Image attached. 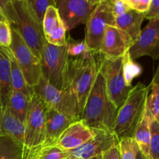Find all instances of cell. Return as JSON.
<instances>
[{
    "mask_svg": "<svg viewBox=\"0 0 159 159\" xmlns=\"http://www.w3.org/2000/svg\"><path fill=\"white\" fill-rule=\"evenodd\" d=\"M151 84V93L147 99V107L156 120L159 117V84Z\"/></svg>",
    "mask_w": 159,
    "mask_h": 159,
    "instance_id": "f546056e",
    "label": "cell"
},
{
    "mask_svg": "<svg viewBox=\"0 0 159 159\" xmlns=\"http://www.w3.org/2000/svg\"><path fill=\"white\" fill-rule=\"evenodd\" d=\"M13 6L17 23L12 26L18 31L34 55L41 60L42 50L46 43L42 23L26 0H14Z\"/></svg>",
    "mask_w": 159,
    "mask_h": 159,
    "instance_id": "3957f363",
    "label": "cell"
},
{
    "mask_svg": "<svg viewBox=\"0 0 159 159\" xmlns=\"http://www.w3.org/2000/svg\"><path fill=\"white\" fill-rule=\"evenodd\" d=\"M108 25L115 26V17L112 6L108 0L97 5L86 23L85 40L90 51L99 54L101 41Z\"/></svg>",
    "mask_w": 159,
    "mask_h": 159,
    "instance_id": "9c48e42d",
    "label": "cell"
},
{
    "mask_svg": "<svg viewBox=\"0 0 159 159\" xmlns=\"http://www.w3.org/2000/svg\"><path fill=\"white\" fill-rule=\"evenodd\" d=\"M11 30L12 43L9 48L17 60L27 84L34 88L38 84L42 76L41 60L34 55L18 31L12 26H11Z\"/></svg>",
    "mask_w": 159,
    "mask_h": 159,
    "instance_id": "30bf717a",
    "label": "cell"
},
{
    "mask_svg": "<svg viewBox=\"0 0 159 159\" xmlns=\"http://www.w3.org/2000/svg\"><path fill=\"white\" fill-rule=\"evenodd\" d=\"M145 19L150 20L151 19L159 18V0H152L147 12L144 14Z\"/></svg>",
    "mask_w": 159,
    "mask_h": 159,
    "instance_id": "8d00e7d4",
    "label": "cell"
},
{
    "mask_svg": "<svg viewBox=\"0 0 159 159\" xmlns=\"http://www.w3.org/2000/svg\"><path fill=\"white\" fill-rule=\"evenodd\" d=\"M24 131V124L12 115L8 108L0 111V135L12 137L23 144Z\"/></svg>",
    "mask_w": 159,
    "mask_h": 159,
    "instance_id": "d6986e66",
    "label": "cell"
},
{
    "mask_svg": "<svg viewBox=\"0 0 159 159\" xmlns=\"http://www.w3.org/2000/svg\"><path fill=\"white\" fill-rule=\"evenodd\" d=\"M89 2V4L92 6V7H95L97 5H98L99 3H101V2L105 1V0H87Z\"/></svg>",
    "mask_w": 159,
    "mask_h": 159,
    "instance_id": "60d3db41",
    "label": "cell"
},
{
    "mask_svg": "<svg viewBox=\"0 0 159 159\" xmlns=\"http://www.w3.org/2000/svg\"><path fill=\"white\" fill-rule=\"evenodd\" d=\"M13 1L14 0H0V10L12 26H15L17 23Z\"/></svg>",
    "mask_w": 159,
    "mask_h": 159,
    "instance_id": "836d02e7",
    "label": "cell"
},
{
    "mask_svg": "<svg viewBox=\"0 0 159 159\" xmlns=\"http://www.w3.org/2000/svg\"><path fill=\"white\" fill-rule=\"evenodd\" d=\"M108 1L110 2V3H111V4H113V3L115 2V1H117V0H108Z\"/></svg>",
    "mask_w": 159,
    "mask_h": 159,
    "instance_id": "f6af8a7d",
    "label": "cell"
},
{
    "mask_svg": "<svg viewBox=\"0 0 159 159\" xmlns=\"http://www.w3.org/2000/svg\"><path fill=\"white\" fill-rule=\"evenodd\" d=\"M136 159H147V158L146 157L143 155V153H142L140 151H139V152H137V158H136Z\"/></svg>",
    "mask_w": 159,
    "mask_h": 159,
    "instance_id": "b9f144b4",
    "label": "cell"
},
{
    "mask_svg": "<svg viewBox=\"0 0 159 159\" xmlns=\"http://www.w3.org/2000/svg\"><path fill=\"white\" fill-rule=\"evenodd\" d=\"M151 89L149 85L139 82L129 92L123 105L118 109L113 132L118 140L128 137L133 138L145 108L147 99Z\"/></svg>",
    "mask_w": 159,
    "mask_h": 159,
    "instance_id": "7a4b0ae2",
    "label": "cell"
},
{
    "mask_svg": "<svg viewBox=\"0 0 159 159\" xmlns=\"http://www.w3.org/2000/svg\"><path fill=\"white\" fill-rule=\"evenodd\" d=\"M67 54L69 58L92 60L95 58L94 54L86 43L85 40H76L68 37L65 41Z\"/></svg>",
    "mask_w": 159,
    "mask_h": 159,
    "instance_id": "cb8c5ba5",
    "label": "cell"
},
{
    "mask_svg": "<svg viewBox=\"0 0 159 159\" xmlns=\"http://www.w3.org/2000/svg\"><path fill=\"white\" fill-rule=\"evenodd\" d=\"M0 48L5 54V55L9 59V65H10V80L12 90L20 92L29 97H32V96L34 95V89L26 82L23 72H22L17 60L14 57L10 48H2V47H0Z\"/></svg>",
    "mask_w": 159,
    "mask_h": 159,
    "instance_id": "ac0fdd59",
    "label": "cell"
},
{
    "mask_svg": "<svg viewBox=\"0 0 159 159\" xmlns=\"http://www.w3.org/2000/svg\"><path fill=\"white\" fill-rule=\"evenodd\" d=\"M26 1L41 23L43 21L44 16L47 9L51 6H55L53 0H26Z\"/></svg>",
    "mask_w": 159,
    "mask_h": 159,
    "instance_id": "4dcf8cb0",
    "label": "cell"
},
{
    "mask_svg": "<svg viewBox=\"0 0 159 159\" xmlns=\"http://www.w3.org/2000/svg\"><path fill=\"white\" fill-rule=\"evenodd\" d=\"M45 116H46V133H45V142L42 148L55 145L62 133L73 123L76 122L65 115L46 107H45Z\"/></svg>",
    "mask_w": 159,
    "mask_h": 159,
    "instance_id": "2e32d148",
    "label": "cell"
},
{
    "mask_svg": "<svg viewBox=\"0 0 159 159\" xmlns=\"http://www.w3.org/2000/svg\"><path fill=\"white\" fill-rule=\"evenodd\" d=\"M123 67L126 85L128 86H132V80L140 75L142 69L140 66L133 61V59L131 57L129 51L123 57Z\"/></svg>",
    "mask_w": 159,
    "mask_h": 159,
    "instance_id": "4316f807",
    "label": "cell"
},
{
    "mask_svg": "<svg viewBox=\"0 0 159 159\" xmlns=\"http://www.w3.org/2000/svg\"><path fill=\"white\" fill-rule=\"evenodd\" d=\"M24 127L23 150H40L45 142L46 133L45 107L40 97L34 93L31 97Z\"/></svg>",
    "mask_w": 159,
    "mask_h": 159,
    "instance_id": "ba28073f",
    "label": "cell"
},
{
    "mask_svg": "<svg viewBox=\"0 0 159 159\" xmlns=\"http://www.w3.org/2000/svg\"><path fill=\"white\" fill-rule=\"evenodd\" d=\"M151 83L152 84H159V63H158V66H157V70H156L155 74H154V78H153Z\"/></svg>",
    "mask_w": 159,
    "mask_h": 159,
    "instance_id": "ab89813d",
    "label": "cell"
},
{
    "mask_svg": "<svg viewBox=\"0 0 159 159\" xmlns=\"http://www.w3.org/2000/svg\"><path fill=\"white\" fill-rule=\"evenodd\" d=\"M31 100V97L26 96L20 92L14 90L11 92L7 108L12 115H13L23 124L26 123Z\"/></svg>",
    "mask_w": 159,
    "mask_h": 159,
    "instance_id": "7402d4cb",
    "label": "cell"
},
{
    "mask_svg": "<svg viewBox=\"0 0 159 159\" xmlns=\"http://www.w3.org/2000/svg\"><path fill=\"white\" fill-rule=\"evenodd\" d=\"M65 33L66 29L64 26L63 23H61L59 27L49 36L45 37L46 41L51 44L55 45V46H62L65 44L66 38H65Z\"/></svg>",
    "mask_w": 159,
    "mask_h": 159,
    "instance_id": "1f68e13d",
    "label": "cell"
},
{
    "mask_svg": "<svg viewBox=\"0 0 159 159\" xmlns=\"http://www.w3.org/2000/svg\"><path fill=\"white\" fill-rule=\"evenodd\" d=\"M98 73L96 59L69 58V90L77 99L80 113L84 110L90 90Z\"/></svg>",
    "mask_w": 159,
    "mask_h": 159,
    "instance_id": "5b68a950",
    "label": "cell"
},
{
    "mask_svg": "<svg viewBox=\"0 0 159 159\" xmlns=\"http://www.w3.org/2000/svg\"><path fill=\"white\" fill-rule=\"evenodd\" d=\"M102 159H121L120 158L117 145L114 146L112 148L109 149L108 151H107L104 153Z\"/></svg>",
    "mask_w": 159,
    "mask_h": 159,
    "instance_id": "74e56055",
    "label": "cell"
},
{
    "mask_svg": "<svg viewBox=\"0 0 159 159\" xmlns=\"http://www.w3.org/2000/svg\"><path fill=\"white\" fill-rule=\"evenodd\" d=\"M117 148L121 159H136L137 152L140 151L137 141L132 137L118 140Z\"/></svg>",
    "mask_w": 159,
    "mask_h": 159,
    "instance_id": "484cf974",
    "label": "cell"
},
{
    "mask_svg": "<svg viewBox=\"0 0 159 159\" xmlns=\"http://www.w3.org/2000/svg\"><path fill=\"white\" fill-rule=\"evenodd\" d=\"M70 152L61 149L56 145L41 148L37 153V159H68Z\"/></svg>",
    "mask_w": 159,
    "mask_h": 159,
    "instance_id": "83f0119b",
    "label": "cell"
},
{
    "mask_svg": "<svg viewBox=\"0 0 159 159\" xmlns=\"http://www.w3.org/2000/svg\"><path fill=\"white\" fill-rule=\"evenodd\" d=\"M11 92L10 65L9 59L2 52V55L0 57V111H4L7 109Z\"/></svg>",
    "mask_w": 159,
    "mask_h": 159,
    "instance_id": "44dd1931",
    "label": "cell"
},
{
    "mask_svg": "<svg viewBox=\"0 0 159 159\" xmlns=\"http://www.w3.org/2000/svg\"><path fill=\"white\" fill-rule=\"evenodd\" d=\"M56 8L66 31L87 23L94 9L87 0H59Z\"/></svg>",
    "mask_w": 159,
    "mask_h": 159,
    "instance_id": "4fadbf2b",
    "label": "cell"
},
{
    "mask_svg": "<svg viewBox=\"0 0 159 159\" xmlns=\"http://www.w3.org/2000/svg\"><path fill=\"white\" fill-rule=\"evenodd\" d=\"M134 41L116 26L108 25L101 41L99 54L108 58H118L129 51Z\"/></svg>",
    "mask_w": 159,
    "mask_h": 159,
    "instance_id": "5bb4252c",
    "label": "cell"
},
{
    "mask_svg": "<svg viewBox=\"0 0 159 159\" xmlns=\"http://www.w3.org/2000/svg\"><path fill=\"white\" fill-rule=\"evenodd\" d=\"M112 6L115 17L118 16L122 15V14L125 13V12H128L131 9L129 6L123 0H117L113 4H112Z\"/></svg>",
    "mask_w": 159,
    "mask_h": 159,
    "instance_id": "d590c367",
    "label": "cell"
},
{
    "mask_svg": "<svg viewBox=\"0 0 159 159\" xmlns=\"http://www.w3.org/2000/svg\"><path fill=\"white\" fill-rule=\"evenodd\" d=\"M39 150L37 151H24L23 150V159H37V153Z\"/></svg>",
    "mask_w": 159,
    "mask_h": 159,
    "instance_id": "f35d334b",
    "label": "cell"
},
{
    "mask_svg": "<svg viewBox=\"0 0 159 159\" xmlns=\"http://www.w3.org/2000/svg\"><path fill=\"white\" fill-rule=\"evenodd\" d=\"M118 110L109 98L105 81L98 71L81 114L80 120L93 130L113 131Z\"/></svg>",
    "mask_w": 159,
    "mask_h": 159,
    "instance_id": "6da1fadb",
    "label": "cell"
},
{
    "mask_svg": "<svg viewBox=\"0 0 159 159\" xmlns=\"http://www.w3.org/2000/svg\"><path fill=\"white\" fill-rule=\"evenodd\" d=\"M12 43L11 24L7 20H0V47L9 48Z\"/></svg>",
    "mask_w": 159,
    "mask_h": 159,
    "instance_id": "d6a6232c",
    "label": "cell"
},
{
    "mask_svg": "<svg viewBox=\"0 0 159 159\" xmlns=\"http://www.w3.org/2000/svg\"><path fill=\"white\" fill-rule=\"evenodd\" d=\"M95 134V130L90 128L80 120L73 123L62 133L55 145L61 149L71 152L90 141Z\"/></svg>",
    "mask_w": 159,
    "mask_h": 159,
    "instance_id": "9a60e30c",
    "label": "cell"
},
{
    "mask_svg": "<svg viewBox=\"0 0 159 159\" xmlns=\"http://www.w3.org/2000/svg\"><path fill=\"white\" fill-rule=\"evenodd\" d=\"M129 53L133 60L144 56L159 59V18L149 20Z\"/></svg>",
    "mask_w": 159,
    "mask_h": 159,
    "instance_id": "8fae6325",
    "label": "cell"
},
{
    "mask_svg": "<svg viewBox=\"0 0 159 159\" xmlns=\"http://www.w3.org/2000/svg\"><path fill=\"white\" fill-rule=\"evenodd\" d=\"M68 159H82V158H76V157H73V156H70V158Z\"/></svg>",
    "mask_w": 159,
    "mask_h": 159,
    "instance_id": "ee69618b",
    "label": "cell"
},
{
    "mask_svg": "<svg viewBox=\"0 0 159 159\" xmlns=\"http://www.w3.org/2000/svg\"><path fill=\"white\" fill-rule=\"evenodd\" d=\"M154 116L151 115L147 107L145 108L143 117L134 134V139L137 141L140 152L147 158L149 159L150 143H151V126Z\"/></svg>",
    "mask_w": 159,
    "mask_h": 159,
    "instance_id": "ffe728a7",
    "label": "cell"
},
{
    "mask_svg": "<svg viewBox=\"0 0 159 159\" xmlns=\"http://www.w3.org/2000/svg\"><path fill=\"white\" fill-rule=\"evenodd\" d=\"M100 57L99 61H98V71L105 81L109 98L115 107L119 109L126 100L132 88V86H128L126 83L123 57L118 58H108L102 55Z\"/></svg>",
    "mask_w": 159,
    "mask_h": 159,
    "instance_id": "52a82bcc",
    "label": "cell"
},
{
    "mask_svg": "<svg viewBox=\"0 0 159 159\" xmlns=\"http://www.w3.org/2000/svg\"><path fill=\"white\" fill-rule=\"evenodd\" d=\"M53 2H54L55 5V6H56V4H57V2H59V0H53Z\"/></svg>",
    "mask_w": 159,
    "mask_h": 159,
    "instance_id": "bcb514c9",
    "label": "cell"
},
{
    "mask_svg": "<svg viewBox=\"0 0 159 159\" xmlns=\"http://www.w3.org/2000/svg\"><path fill=\"white\" fill-rule=\"evenodd\" d=\"M33 89L46 108L52 109L75 121L80 120L81 113L77 99L70 90L58 89L48 83L43 75Z\"/></svg>",
    "mask_w": 159,
    "mask_h": 159,
    "instance_id": "8992f818",
    "label": "cell"
},
{
    "mask_svg": "<svg viewBox=\"0 0 159 159\" xmlns=\"http://www.w3.org/2000/svg\"><path fill=\"white\" fill-rule=\"evenodd\" d=\"M0 20H7V19L6 18V16H5L4 15H3V13L1 12V10H0Z\"/></svg>",
    "mask_w": 159,
    "mask_h": 159,
    "instance_id": "7bdbcfd3",
    "label": "cell"
},
{
    "mask_svg": "<svg viewBox=\"0 0 159 159\" xmlns=\"http://www.w3.org/2000/svg\"><path fill=\"white\" fill-rule=\"evenodd\" d=\"M131 9L145 14L149 9L152 0H123Z\"/></svg>",
    "mask_w": 159,
    "mask_h": 159,
    "instance_id": "e575fe53",
    "label": "cell"
},
{
    "mask_svg": "<svg viewBox=\"0 0 159 159\" xmlns=\"http://www.w3.org/2000/svg\"><path fill=\"white\" fill-rule=\"evenodd\" d=\"M96 134L80 147L71 151L70 156L82 159H102L104 153L117 145L118 139L113 131L95 130Z\"/></svg>",
    "mask_w": 159,
    "mask_h": 159,
    "instance_id": "7c38bea8",
    "label": "cell"
},
{
    "mask_svg": "<svg viewBox=\"0 0 159 159\" xmlns=\"http://www.w3.org/2000/svg\"><path fill=\"white\" fill-rule=\"evenodd\" d=\"M61 23H62V21L57 8L54 6H49L45 12L42 21L45 37H46L52 34Z\"/></svg>",
    "mask_w": 159,
    "mask_h": 159,
    "instance_id": "d4e9b609",
    "label": "cell"
},
{
    "mask_svg": "<svg viewBox=\"0 0 159 159\" xmlns=\"http://www.w3.org/2000/svg\"><path fill=\"white\" fill-rule=\"evenodd\" d=\"M42 75L48 83L58 89H69V57L66 46H55L46 43L41 53Z\"/></svg>",
    "mask_w": 159,
    "mask_h": 159,
    "instance_id": "277c9868",
    "label": "cell"
},
{
    "mask_svg": "<svg viewBox=\"0 0 159 159\" xmlns=\"http://www.w3.org/2000/svg\"><path fill=\"white\" fill-rule=\"evenodd\" d=\"M2 52L1 49H0V57H2Z\"/></svg>",
    "mask_w": 159,
    "mask_h": 159,
    "instance_id": "7dc6e473",
    "label": "cell"
},
{
    "mask_svg": "<svg viewBox=\"0 0 159 159\" xmlns=\"http://www.w3.org/2000/svg\"><path fill=\"white\" fill-rule=\"evenodd\" d=\"M149 159H159V123L154 117L151 126Z\"/></svg>",
    "mask_w": 159,
    "mask_h": 159,
    "instance_id": "f1b7e54d",
    "label": "cell"
},
{
    "mask_svg": "<svg viewBox=\"0 0 159 159\" xmlns=\"http://www.w3.org/2000/svg\"><path fill=\"white\" fill-rule=\"evenodd\" d=\"M23 144L9 136L0 135V159H23Z\"/></svg>",
    "mask_w": 159,
    "mask_h": 159,
    "instance_id": "603a6c76",
    "label": "cell"
},
{
    "mask_svg": "<svg viewBox=\"0 0 159 159\" xmlns=\"http://www.w3.org/2000/svg\"><path fill=\"white\" fill-rule=\"evenodd\" d=\"M157 122H158V123H159V117H158V118H157Z\"/></svg>",
    "mask_w": 159,
    "mask_h": 159,
    "instance_id": "c3c4849f",
    "label": "cell"
},
{
    "mask_svg": "<svg viewBox=\"0 0 159 159\" xmlns=\"http://www.w3.org/2000/svg\"><path fill=\"white\" fill-rule=\"evenodd\" d=\"M144 19V14L130 9L115 17V26L126 32L135 42L141 32V24Z\"/></svg>",
    "mask_w": 159,
    "mask_h": 159,
    "instance_id": "e0dca14e",
    "label": "cell"
}]
</instances>
